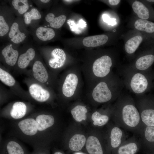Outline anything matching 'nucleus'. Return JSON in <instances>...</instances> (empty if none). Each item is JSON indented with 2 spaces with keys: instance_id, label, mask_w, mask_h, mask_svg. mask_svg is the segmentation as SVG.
Wrapping results in <instances>:
<instances>
[{
  "instance_id": "nucleus-1",
  "label": "nucleus",
  "mask_w": 154,
  "mask_h": 154,
  "mask_svg": "<svg viewBox=\"0 0 154 154\" xmlns=\"http://www.w3.org/2000/svg\"><path fill=\"white\" fill-rule=\"evenodd\" d=\"M112 113L116 125L139 135L143 125L131 96L123 92L116 100Z\"/></svg>"
},
{
  "instance_id": "nucleus-2",
  "label": "nucleus",
  "mask_w": 154,
  "mask_h": 154,
  "mask_svg": "<svg viewBox=\"0 0 154 154\" xmlns=\"http://www.w3.org/2000/svg\"><path fill=\"white\" fill-rule=\"evenodd\" d=\"M118 71L125 87L135 96L145 94L148 90L150 84L147 71H138L130 66L118 70Z\"/></svg>"
},
{
  "instance_id": "nucleus-3",
  "label": "nucleus",
  "mask_w": 154,
  "mask_h": 154,
  "mask_svg": "<svg viewBox=\"0 0 154 154\" xmlns=\"http://www.w3.org/2000/svg\"><path fill=\"white\" fill-rule=\"evenodd\" d=\"M125 85L119 75L113 74L109 82L102 81L98 83L93 89L94 100L99 103L116 100L123 92Z\"/></svg>"
},
{
  "instance_id": "nucleus-4",
  "label": "nucleus",
  "mask_w": 154,
  "mask_h": 154,
  "mask_svg": "<svg viewBox=\"0 0 154 154\" xmlns=\"http://www.w3.org/2000/svg\"><path fill=\"white\" fill-rule=\"evenodd\" d=\"M134 99L143 125L154 126V98L145 94L135 96Z\"/></svg>"
},
{
  "instance_id": "nucleus-5",
  "label": "nucleus",
  "mask_w": 154,
  "mask_h": 154,
  "mask_svg": "<svg viewBox=\"0 0 154 154\" xmlns=\"http://www.w3.org/2000/svg\"><path fill=\"white\" fill-rule=\"evenodd\" d=\"M22 17H16L8 35V42L19 45L25 43L29 34Z\"/></svg>"
},
{
  "instance_id": "nucleus-6",
  "label": "nucleus",
  "mask_w": 154,
  "mask_h": 154,
  "mask_svg": "<svg viewBox=\"0 0 154 154\" xmlns=\"http://www.w3.org/2000/svg\"><path fill=\"white\" fill-rule=\"evenodd\" d=\"M10 6L2 5L0 7V39L7 40L10 28L16 18Z\"/></svg>"
},
{
  "instance_id": "nucleus-7",
  "label": "nucleus",
  "mask_w": 154,
  "mask_h": 154,
  "mask_svg": "<svg viewBox=\"0 0 154 154\" xmlns=\"http://www.w3.org/2000/svg\"><path fill=\"white\" fill-rule=\"evenodd\" d=\"M113 65L110 56L105 55L96 59L93 63L92 69L94 75L96 77L103 78L110 73Z\"/></svg>"
},
{
  "instance_id": "nucleus-8",
  "label": "nucleus",
  "mask_w": 154,
  "mask_h": 154,
  "mask_svg": "<svg viewBox=\"0 0 154 154\" xmlns=\"http://www.w3.org/2000/svg\"><path fill=\"white\" fill-rule=\"evenodd\" d=\"M17 127L22 134L26 137L32 138L40 135L35 118L22 119L18 122Z\"/></svg>"
},
{
  "instance_id": "nucleus-9",
  "label": "nucleus",
  "mask_w": 154,
  "mask_h": 154,
  "mask_svg": "<svg viewBox=\"0 0 154 154\" xmlns=\"http://www.w3.org/2000/svg\"><path fill=\"white\" fill-rule=\"evenodd\" d=\"M0 154H29L21 143L15 139H9L1 145Z\"/></svg>"
},
{
  "instance_id": "nucleus-10",
  "label": "nucleus",
  "mask_w": 154,
  "mask_h": 154,
  "mask_svg": "<svg viewBox=\"0 0 154 154\" xmlns=\"http://www.w3.org/2000/svg\"><path fill=\"white\" fill-rule=\"evenodd\" d=\"M32 33L34 39L39 43H44L53 39L55 36L54 30L42 26L32 29Z\"/></svg>"
},
{
  "instance_id": "nucleus-11",
  "label": "nucleus",
  "mask_w": 154,
  "mask_h": 154,
  "mask_svg": "<svg viewBox=\"0 0 154 154\" xmlns=\"http://www.w3.org/2000/svg\"><path fill=\"white\" fill-rule=\"evenodd\" d=\"M108 139L111 147L117 148L126 140L125 132L116 125H113L110 129Z\"/></svg>"
},
{
  "instance_id": "nucleus-12",
  "label": "nucleus",
  "mask_w": 154,
  "mask_h": 154,
  "mask_svg": "<svg viewBox=\"0 0 154 154\" xmlns=\"http://www.w3.org/2000/svg\"><path fill=\"white\" fill-rule=\"evenodd\" d=\"M43 15L37 8L32 7L23 16V18L25 25L34 29L38 26L40 21L43 19Z\"/></svg>"
},
{
  "instance_id": "nucleus-13",
  "label": "nucleus",
  "mask_w": 154,
  "mask_h": 154,
  "mask_svg": "<svg viewBox=\"0 0 154 154\" xmlns=\"http://www.w3.org/2000/svg\"><path fill=\"white\" fill-rule=\"evenodd\" d=\"M5 45L1 50V54L7 64L14 66L17 62L19 57L18 51L15 48L17 45L9 42Z\"/></svg>"
},
{
  "instance_id": "nucleus-14",
  "label": "nucleus",
  "mask_w": 154,
  "mask_h": 154,
  "mask_svg": "<svg viewBox=\"0 0 154 154\" xmlns=\"http://www.w3.org/2000/svg\"><path fill=\"white\" fill-rule=\"evenodd\" d=\"M141 144L139 138L134 135L126 139L117 148V154H135Z\"/></svg>"
},
{
  "instance_id": "nucleus-15",
  "label": "nucleus",
  "mask_w": 154,
  "mask_h": 154,
  "mask_svg": "<svg viewBox=\"0 0 154 154\" xmlns=\"http://www.w3.org/2000/svg\"><path fill=\"white\" fill-rule=\"evenodd\" d=\"M78 82L77 76L73 73H70L66 76L62 87L63 95L67 97H70L74 94Z\"/></svg>"
},
{
  "instance_id": "nucleus-16",
  "label": "nucleus",
  "mask_w": 154,
  "mask_h": 154,
  "mask_svg": "<svg viewBox=\"0 0 154 154\" xmlns=\"http://www.w3.org/2000/svg\"><path fill=\"white\" fill-rule=\"evenodd\" d=\"M51 57L48 60V64L51 68L57 69L62 67L65 63L66 56L64 51L59 48H55L51 52Z\"/></svg>"
},
{
  "instance_id": "nucleus-17",
  "label": "nucleus",
  "mask_w": 154,
  "mask_h": 154,
  "mask_svg": "<svg viewBox=\"0 0 154 154\" xmlns=\"http://www.w3.org/2000/svg\"><path fill=\"white\" fill-rule=\"evenodd\" d=\"M38 129L40 134H45V132L54 124V119L52 115L40 114L35 118Z\"/></svg>"
},
{
  "instance_id": "nucleus-18",
  "label": "nucleus",
  "mask_w": 154,
  "mask_h": 154,
  "mask_svg": "<svg viewBox=\"0 0 154 154\" xmlns=\"http://www.w3.org/2000/svg\"><path fill=\"white\" fill-rule=\"evenodd\" d=\"M10 6L17 17H23L31 8V3L28 0H12L9 1Z\"/></svg>"
},
{
  "instance_id": "nucleus-19",
  "label": "nucleus",
  "mask_w": 154,
  "mask_h": 154,
  "mask_svg": "<svg viewBox=\"0 0 154 154\" xmlns=\"http://www.w3.org/2000/svg\"><path fill=\"white\" fill-rule=\"evenodd\" d=\"M139 136L141 144L154 148V126L143 125Z\"/></svg>"
},
{
  "instance_id": "nucleus-20",
  "label": "nucleus",
  "mask_w": 154,
  "mask_h": 154,
  "mask_svg": "<svg viewBox=\"0 0 154 154\" xmlns=\"http://www.w3.org/2000/svg\"><path fill=\"white\" fill-rule=\"evenodd\" d=\"M29 91L31 96L36 101L44 102L49 98V92L39 84H34L29 87Z\"/></svg>"
},
{
  "instance_id": "nucleus-21",
  "label": "nucleus",
  "mask_w": 154,
  "mask_h": 154,
  "mask_svg": "<svg viewBox=\"0 0 154 154\" xmlns=\"http://www.w3.org/2000/svg\"><path fill=\"white\" fill-rule=\"evenodd\" d=\"M31 45L30 44L28 48L25 52L19 56L17 64L18 67L21 68H26L35 56V50Z\"/></svg>"
},
{
  "instance_id": "nucleus-22",
  "label": "nucleus",
  "mask_w": 154,
  "mask_h": 154,
  "mask_svg": "<svg viewBox=\"0 0 154 154\" xmlns=\"http://www.w3.org/2000/svg\"><path fill=\"white\" fill-rule=\"evenodd\" d=\"M154 62V55L152 54H147L139 58L136 61L134 66L131 67L138 71H147Z\"/></svg>"
},
{
  "instance_id": "nucleus-23",
  "label": "nucleus",
  "mask_w": 154,
  "mask_h": 154,
  "mask_svg": "<svg viewBox=\"0 0 154 154\" xmlns=\"http://www.w3.org/2000/svg\"><path fill=\"white\" fill-rule=\"evenodd\" d=\"M33 75L34 78L42 83L47 81L48 76L46 69L42 62L37 60L34 63L33 67Z\"/></svg>"
},
{
  "instance_id": "nucleus-24",
  "label": "nucleus",
  "mask_w": 154,
  "mask_h": 154,
  "mask_svg": "<svg viewBox=\"0 0 154 154\" xmlns=\"http://www.w3.org/2000/svg\"><path fill=\"white\" fill-rule=\"evenodd\" d=\"M66 17L64 15H60L58 17H55L54 14L51 12L43 15L44 22L49 23V25L52 28L58 29L61 27L65 22Z\"/></svg>"
},
{
  "instance_id": "nucleus-25",
  "label": "nucleus",
  "mask_w": 154,
  "mask_h": 154,
  "mask_svg": "<svg viewBox=\"0 0 154 154\" xmlns=\"http://www.w3.org/2000/svg\"><path fill=\"white\" fill-rule=\"evenodd\" d=\"M108 38L105 35H100L88 37L83 40V45L87 47L98 46L105 44Z\"/></svg>"
},
{
  "instance_id": "nucleus-26",
  "label": "nucleus",
  "mask_w": 154,
  "mask_h": 154,
  "mask_svg": "<svg viewBox=\"0 0 154 154\" xmlns=\"http://www.w3.org/2000/svg\"><path fill=\"white\" fill-rule=\"evenodd\" d=\"M86 150L89 154H103L102 145L97 137L91 136L88 138L86 144Z\"/></svg>"
},
{
  "instance_id": "nucleus-27",
  "label": "nucleus",
  "mask_w": 154,
  "mask_h": 154,
  "mask_svg": "<svg viewBox=\"0 0 154 154\" xmlns=\"http://www.w3.org/2000/svg\"><path fill=\"white\" fill-rule=\"evenodd\" d=\"M27 107L25 103L17 102L13 105L10 112V115L12 118L18 119L23 118L26 115Z\"/></svg>"
},
{
  "instance_id": "nucleus-28",
  "label": "nucleus",
  "mask_w": 154,
  "mask_h": 154,
  "mask_svg": "<svg viewBox=\"0 0 154 154\" xmlns=\"http://www.w3.org/2000/svg\"><path fill=\"white\" fill-rule=\"evenodd\" d=\"M86 141V138L84 135L82 134H75L70 139L69 147L71 150L77 151L82 149Z\"/></svg>"
},
{
  "instance_id": "nucleus-29",
  "label": "nucleus",
  "mask_w": 154,
  "mask_h": 154,
  "mask_svg": "<svg viewBox=\"0 0 154 154\" xmlns=\"http://www.w3.org/2000/svg\"><path fill=\"white\" fill-rule=\"evenodd\" d=\"M143 40L142 37L140 35L133 37L126 42L125 45V51L128 54H132L136 50Z\"/></svg>"
},
{
  "instance_id": "nucleus-30",
  "label": "nucleus",
  "mask_w": 154,
  "mask_h": 154,
  "mask_svg": "<svg viewBox=\"0 0 154 154\" xmlns=\"http://www.w3.org/2000/svg\"><path fill=\"white\" fill-rule=\"evenodd\" d=\"M132 8L134 12L141 19L146 20L149 18V10L142 3L138 1H134L132 4Z\"/></svg>"
},
{
  "instance_id": "nucleus-31",
  "label": "nucleus",
  "mask_w": 154,
  "mask_h": 154,
  "mask_svg": "<svg viewBox=\"0 0 154 154\" xmlns=\"http://www.w3.org/2000/svg\"><path fill=\"white\" fill-rule=\"evenodd\" d=\"M134 27L140 31L148 33L154 32V23L146 20L139 19L137 20L134 23Z\"/></svg>"
},
{
  "instance_id": "nucleus-32",
  "label": "nucleus",
  "mask_w": 154,
  "mask_h": 154,
  "mask_svg": "<svg viewBox=\"0 0 154 154\" xmlns=\"http://www.w3.org/2000/svg\"><path fill=\"white\" fill-rule=\"evenodd\" d=\"M87 110L85 107L78 105L73 108L71 111V113L75 120L80 122L86 119V114Z\"/></svg>"
},
{
  "instance_id": "nucleus-33",
  "label": "nucleus",
  "mask_w": 154,
  "mask_h": 154,
  "mask_svg": "<svg viewBox=\"0 0 154 154\" xmlns=\"http://www.w3.org/2000/svg\"><path fill=\"white\" fill-rule=\"evenodd\" d=\"M91 118L94 121V125L102 126L107 123L110 117L109 116L106 114H101L98 112L96 111L92 114Z\"/></svg>"
},
{
  "instance_id": "nucleus-34",
  "label": "nucleus",
  "mask_w": 154,
  "mask_h": 154,
  "mask_svg": "<svg viewBox=\"0 0 154 154\" xmlns=\"http://www.w3.org/2000/svg\"><path fill=\"white\" fill-rule=\"evenodd\" d=\"M0 80L4 84L9 86H13L15 82L13 77L1 68H0Z\"/></svg>"
},
{
  "instance_id": "nucleus-35",
  "label": "nucleus",
  "mask_w": 154,
  "mask_h": 154,
  "mask_svg": "<svg viewBox=\"0 0 154 154\" xmlns=\"http://www.w3.org/2000/svg\"><path fill=\"white\" fill-rule=\"evenodd\" d=\"M30 154H48V152L46 147H40L34 148Z\"/></svg>"
},
{
  "instance_id": "nucleus-36",
  "label": "nucleus",
  "mask_w": 154,
  "mask_h": 154,
  "mask_svg": "<svg viewBox=\"0 0 154 154\" xmlns=\"http://www.w3.org/2000/svg\"><path fill=\"white\" fill-rule=\"evenodd\" d=\"M102 17L104 21L108 23V24L114 25L116 24V19L110 18L107 15L104 14L102 15Z\"/></svg>"
},
{
  "instance_id": "nucleus-37",
  "label": "nucleus",
  "mask_w": 154,
  "mask_h": 154,
  "mask_svg": "<svg viewBox=\"0 0 154 154\" xmlns=\"http://www.w3.org/2000/svg\"><path fill=\"white\" fill-rule=\"evenodd\" d=\"M119 0H109L108 2L109 3L113 5H118L120 2Z\"/></svg>"
},
{
  "instance_id": "nucleus-38",
  "label": "nucleus",
  "mask_w": 154,
  "mask_h": 154,
  "mask_svg": "<svg viewBox=\"0 0 154 154\" xmlns=\"http://www.w3.org/2000/svg\"><path fill=\"white\" fill-rule=\"evenodd\" d=\"M80 25L82 27L86 26V23L83 20H81L80 21Z\"/></svg>"
},
{
  "instance_id": "nucleus-39",
  "label": "nucleus",
  "mask_w": 154,
  "mask_h": 154,
  "mask_svg": "<svg viewBox=\"0 0 154 154\" xmlns=\"http://www.w3.org/2000/svg\"><path fill=\"white\" fill-rule=\"evenodd\" d=\"M54 154H63L62 153L59 151H57L55 152Z\"/></svg>"
},
{
  "instance_id": "nucleus-40",
  "label": "nucleus",
  "mask_w": 154,
  "mask_h": 154,
  "mask_svg": "<svg viewBox=\"0 0 154 154\" xmlns=\"http://www.w3.org/2000/svg\"><path fill=\"white\" fill-rule=\"evenodd\" d=\"M147 1L149 2H154V0H147Z\"/></svg>"
},
{
  "instance_id": "nucleus-41",
  "label": "nucleus",
  "mask_w": 154,
  "mask_h": 154,
  "mask_svg": "<svg viewBox=\"0 0 154 154\" xmlns=\"http://www.w3.org/2000/svg\"><path fill=\"white\" fill-rule=\"evenodd\" d=\"M75 154H84L82 153H76Z\"/></svg>"
}]
</instances>
